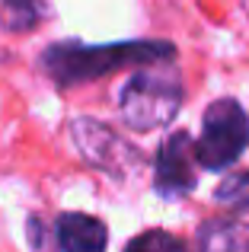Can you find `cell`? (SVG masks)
<instances>
[{
	"label": "cell",
	"instance_id": "1",
	"mask_svg": "<svg viewBox=\"0 0 249 252\" xmlns=\"http://www.w3.org/2000/svg\"><path fill=\"white\" fill-rule=\"evenodd\" d=\"M179 48L166 38H124V42H80V38H61L38 51L35 67L55 86L70 90L102 80L115 70H134L141 64L176 61Z\"/></svg>",
	"mask_w": 249,
	"mask_h": 252
},
{
	"label": "cell",
	"instance_id": "2",
	"mask_svg": "<svg viewBox=\"0 0 249 252\" xmlns=\"http://www.w3.org/2000/svg\"><path fill=\"white\" fill-rule=\"evenodd\" d=\"M182 99H186V83H182L176 61L141 64L119 86L115 112L128 131L144 134V131H156L173 122L182 109Z\"/></svg>",
	"mask_w": 249,
	"mask_h": 252
},
{
	"label": "cell",
	"instance_id": "3",
	"mask_svg": "<svg viewBox=\"0 0 249 252\" xmlns=\"http://www.w3.org/2000/svg\"><path fill=\"white\" fill-rule=\"evenodd\" d=\"M249 150V112L233 96L211 99L201 112V131L195 137V157L201 169L227 172Z\"/></svg>",
	"mask_w": 249,
	"mask_h": 252
},
{
	"label": "cell",
	"instance_id": "4",
	"mask_svg": "<svg viewBox=\"0 0 249 252\" xmlns=\"http://www.w3.org/2000/svg\"><path fill=\"white\" fill-rule=\"evenodd\" d=\"M67 137L74 144L77 157H80L87 166L106 172L115 182H128L137 172L147 166L141 147H134L131 141H124L119 131L109 122H99V118H70L67 122Z\"/></svg>",
	"mask_w": 249,
	"mask_h": 252
},
{
	"label": "cell",
	"instance_id": "5",
	"mask_svg": "<svg viewBox=\"0 0 249 252\" xmlns=\"http://www.w3.org/2000/svg\"><path fill=\"white\" fill-rule=\"evenodd\" d=\"M198 157H195V137L188 131H173L163 137L154 154V191L163 201H182L198 189Z\"/></svg>",
	"mask_w": 249,
	"mask_h": 252
},
{
	"label": "cell",
	"instance_id": "6",
	"mask_svg": "<svg viewBox=\"0 0 249 252\" xmlns=\"http://www.w3.org/2000/svg\"><path fill=\"white\" fill-rule=\"evenodd\" d=\"M109 246V227L106 220L83 211H64L48 223L45 249L58 252H102Z\"/></svg>",
	"mask_w": 249,
	"mask_h": 252
},
{
	"label": "cell",
	"instance_id": "7",
	"mask_svg": "<svg viewBox=\"0 0 249 252\" xmlns=\"http://www.w3.org/2000/svg\"><path fill=\"white\" fill-rule=\"evenodd\" d=\"M195 246L205 252H249V223L230 211L224 217H208L195 230Z\"/></svg>",
	"mask_w": 249,
	"mask_h": 252
},
{
	"label": "cell",
	"instance_id": "8",
	"mask_svg": "<svg viewBox=\"0 0 249 252\" xmlns=\"http://www.w3.org/2000/svg\"><path fill=\"white\" fill-rule=\"evenodd\" d=\"M48 0H0V32H13V35L32 32L48 19Z\"/></svg>",
	"mask_w": 249,
	"mask_h": 252
},
{
	"label": "cell",
	"instance_id": "9",
	"mask_svg": "<svg viewBox=\"0 0 249 252\" xmlns=\"http://www.w3.org/2000/svg\"><path fill=\"white\" fill-rule=\"evenodd\" d=\"M214 204L230 214H246L249 211V169L227 172L218 185H214Z\"/></svg>",
	"mask_w": 249,
	"mask_h": 252
},
{
	"label": "cell",
	"instance_id": "10",
	"mask_svg": "<svg viewBox=\"0 0 249 252\" xmlns=\"http://www.w3.org/2000/svg\"><path fill=\"white\" fill-rule=\"evenodd\" d=\"M128 249H166V252H186L188 243L179 236L166 233V230H147V233H137L134 240H128Z\"/></svg>",
	"mask_w": 249,
	"mask_h": 252
}]
</instances>
